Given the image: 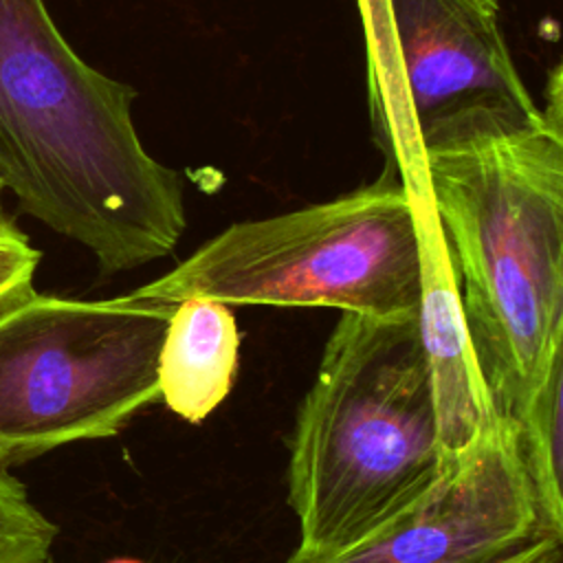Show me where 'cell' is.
Here are the masks:
<instances>
[{
  "mask_svg": "<svg viewBox=\"0 0 563 563\" xmlns=\"http://www.w3.org/2000/svg\"><path fill=\"white\" fill-rule=\"evenodd\" d=\"M136 95L79 57L44 0H0V178L103 275L169 255L187 227L183 176L145 150Z\"/></svg>",
  "mask_w": 563,
  "mask_h": 563,
  "instance_id": "1",
  "label": "cell"
},
{
  "mask_svg": "<svg viewBox=\"0 0 563 563\" xmlns=\"http://www.w3.org/2000/svg\"><path fill=\"white\" fill-rule=\"evenodd\" d=\"M477 367L497 416L519 424L563 365V81L528 123H490L422 150Z\"/></svg>",
  "mask_w": 563,
  "mask_h": 563,
  "instance_id": "2",
  "label": "cell"
},
{
  "mask_svg": "<svg viewBox=\"0 0 563 563\" xmlns=\"http://www.w3.org/2000/svg\"><path fill=\"white\" fill-rule=\"evenodd\" d=\"M286 563L325 561L387 523L440 475V435L418 312H341L288 440Z\"/></svg>",
  "mask_w": 563,
  "mask_h": 563,
  "instance_id": "3",
  "label": "cell"
},
{
  "mask_svg": "<svg viewBox=\"0 0 563 563\" xmlns=\"http://www.w3.org/2000/svg\"><path fill=\"white\" fill-rule=\"evenodd\" d=\"M424 180L394 167L369 185L295 211L233 222L165 275L134 288L176 303L339 308L372 317L418 308Z\"/></svg>",
  "mask_w": 563,
  "mask_h": 563,
  "instance_id": "4",
  "label": "cell"
},
{
  "mask_svg": "<svg viewBox=\"0 0 563 563\" xmlns=\"http://www.w3.org/2000/svg\"><path fill=\"white\" fill-rule=\"evenodd\" d=\"M174 303L31 290L0 308V466L117 435L161 400L158 352Z\"/></svg>",
  "mask_w": 563,
  "mask_h": 563,
  "instance_id": "5",
  "label": "cell"
},
{
  "mask_svg": "<svg viewBox=\"0 0 563 563\" xmlns=\"http://www.w3.org/2000/svg\"><path fill=\"white\" fill-rule=\"evenodd\" d=\"M376 145L400 178L422 150L490 123H528L541 106L499 26V0H361Z\"/></svg>",
  "mask_w": 563,
  "mask_h": 563,
  "instance_id": "6",
  "label": "cell"
},
{
  "mask_svg": "<svg viewBox=\"0 0 563 563\" xmlns=\"http://www.w3.org/2000/svg\"><path fill=\"white\" fill-rule=\"evenodd\" d=\"M541 537L517 427L499 416L398 515L319 563H497Z\"/></svg>",
  "mask_w": 563,
  "mask_h": 563,
  "instance_id": "7",
  "label": "cell"
},
{
  "mask_svg": "<svg viewBox=\"0 0 563 563\" xmlns=\"http://www.w3.org/2000/svg\"><path fill=\"white\" fill-rule=\"evenodd\" d=\"M240 332L231 306L209 297L174 303L161 352L158 396L187 422H202L231 391Z\"/></svg>",
  "mask_w": 563,
  "mask_h": 563,
  "instance_id": "8",
  "label": "cell"
},
{
  "mask_svg": "<svg viewBox=\"0 0 563 563\" xmlns=\"http://www.w3.org/2000/svg\"><path fill=\"white\" fill-rule=\"evenodd\" d=\"M526 473L532 482L543 528L550 537H563V365H559L526 418L515 424Z\"/></svg>",
  "mask_w": 563,
  "mask_h": 563,
  "instance_id": "9",
  "label": "cell"
},
{
  "mask_svg": "<svg viewBox=\"0 0 563 563\" xmlns=\"http://www.w3.org/2000/svg\"><path fill=\"white\" fill-rule=\"evenodd\" d=\"M57 526L29 499L26 488L0 466V563H46Z\"/></svg>",
  "mask_w": 563,
  "mask_h": 563,
  "instance_id": "10",
  "label": "cell"
},
{
  "mask_svg": "<svg viewBox=\"0 0 563 563\" xmlns=\"http://www.w3.org/2000/svg\"><path fill=\"white\" fill-rule=\"evenodd\" d=\"M42 253L13 222L0 227V308L33 290V275Z\"/></svg>",
  "mask_w": 563,
  "mask_h": 563,
  "instance_id": "11",
  "label": "cell"
},
{
  "mask_svg": "<svg viewBox=\"0 0 563 563\" xmlns=\"http://www.w3.org/2000/svg\"><path fill=\"white\" fill-rule=\"evenodd\" d=\"M497 563H561V539L541 537L534 543Z\"/></svg>",
  "mask_w": 563,
  "mask_h": 563,
  "instance_id": "12",
  "label": "cell"
},
{
  "mask_svg": "<svg viewBox=\"0 0 563 563\" xmlns=\"http://www.w3.org/2000/svg\"><path fill=\"white\" fill-rule=\"evenodd\" d=\"M4 183H2V178H0V227H4V224H9L11 220L7 218V213H4V207H2V194H4Z\"/></svg>",
  "mask_w": 563,
  "mask_h": 563,
  "instance_id": "13",
  "label": "cell"
},
{
  "mask_svg": "<svg viewBox=\"0 0 563 563\" xmlns=\"http://www.w3.org/2000/svg\"><path fill=\"white\" fill-rule=\"evenodd\" d=\"M108 563H141V561H132V559H112Z\"/></svg>",
  "mask_w": 563,
  "mask_h": 563,
  "instance_id": "14",
  "label": "cell"
},
{
  "mask_svg": "<svg viewBox=\"0 0 563 563\" xmlns=\"http://www.w3.org/2000/svg\"><path fill=\"white\" fill-rule=\"evenodd\" d=\"M46 563H53V561H51V559H48V561H46Z\"/></svg>",
  "mask_w": 563,
  "mask_h": 563,
  "instance_id": "15",
  "label": "cell"
}]
</instances>
